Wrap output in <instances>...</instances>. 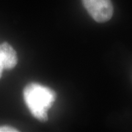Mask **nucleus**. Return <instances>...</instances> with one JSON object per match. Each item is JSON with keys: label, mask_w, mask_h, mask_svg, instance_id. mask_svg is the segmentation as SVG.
Instances as JSON below:
<instances>
[{"label": "nucleus", "mask_w": 132, "mask_h": 132, "mask_svg": "<svg viewBox=\"0 0 132 132\" xmlns=\"http://www.w3.org/2000/svg\"><path fill=\"white\" fill-rule=\"evenodd\" d=\"M0 60L4 65L5 69H12L17 65L18 57L16 52L7 43L0 44Z\"/></svg>", "instance_id": "3"}, {"label": "nucleus", "mask_w": 132, "mask_h": 132, "mask_svg": "<svg viewBox=\"0 0 132 132\" xmlns=\"http://www.w3.org/2000/svg\"><path fill=\"white\" fill-rule=\"evenodd\" d=\"M4 69H5L4 65H3L2 62L1 61V60H0V78L2 77V72H3Z\"/></svg>", "instance_id": "5"}, {"label": "nucleus", "mask_w": 132, "mask_h": 132, "mask_svg": "<svg viewBox=\"0 0 132 132\" xmlns=\"http://www.w3.org/2000/svg\"><path fill=\"white\" fill-rule=\"evenodd\" d=\"M19 131L16 128H14L10 126H0V132H16Z\"/></svg>", "instance_id": "4"}, {"label": "nucleus", "mask_w": 132, "mask_h": 132, "mask_svg": "<svg viewBox=\"0 0 132 132\" xmlns=\"http://www.w3.org/2000/svg\"><path fill=\"white\" fill-rule=\"evenodd\" d=\"M56 93L49 87L36 83L27 85L24 90V101L33 116L40 121L48 120V110L56 99Z\"/></svg>", "instance_id": "1"}, {"label": "nucleus", "mask_w": 132, "mask_h": 132, "mask_svg": "<svg viewBox=\"0 0 132 132\" xmlns=\"http://www.w3.org/2000/svg\"><path fill=\"white\" fill-rule=\"evenodd\" d=\"M85 9L95 21H108L113 15V6L111 0H82Z\"/></svg>", "instance_id": "2"}]
</instances>
